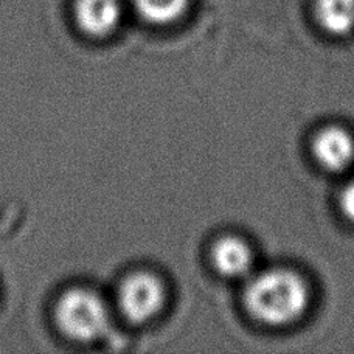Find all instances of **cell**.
Returning <instances> with one entry per match:
<instances>
[{"mask_svg": "<svg viewBox=\"0 0 354 354\" xmlns=\"http://www.w3.org/2000/svg\"><path fill=\"white\" fill-rule=\"evenodd\" d=\"M167 290L157 275L147 270L132 272L118 286L117 303L126 320L145 324L154 319L165 305Z\"/></svg>", "mask_w": 354, "mask_h": 354, "instance_id": "3957f363", "label": "cell"}, {"mask_svg": "<svg viewBox=\"0 0 354 354\" xmlns=\"http://www.w3.org/2000/svg\"><path fill=\"white\" fill-rule=\"evenodd\" d=\"M73 15L84 33L103 37L122 21L123 0H75Z\"/></svg>", "mask_w": 354, "mask_h": 354, "instance_id": "5b68a950", "label": "cell"}, {"mask_svg": "<svg viewBox=\"0 0 354 354\" xmlns=\"http://www.w3.org/2000/svg\"><path fill=\"white\" fill-rule=\"evenodd\" d=\"M244 306L264 325H290L309 306V288L305 278L290 269L264 270L245 286Z\"/></svg>", "mask_w": 354, "mask_h": 354, "instance_id": "6da1fadb", "label": "cell"}, {"mask_svg": "<svg viewBox=\"0 0 354 354\" xmlns=\"http://www.w3.org/2000/svg\"><path fill=\"white\" fill-rule=\"evenodd\" d=\"M55 319L59 330L78 342L103 337L111 322L104 300L87 288L67 289L56 301Z\"/></svg>", "mask_w": 354, "mask_h": 354, "instance_id": "7a4b0ae2", "label": "cell"}, {"mask_svg": "<svg viewBox=\"0 0 354 354\" xmlns=\"http://www.w3.org/2000/svg\"><path fill=\"white\" fill-rule=\"evenodd\" d=\"M340 208L345 216L354 223V180L350 182L340 194Z\"/></svg>", "mask_w": 354, "mask_h": 354, "instance_id": "9c48e42d", "label": "cell"}, {"mask_svg": "<svg viewBox=\"0 0 354 354\" xmlns=\"http://www.w3.org/2000/svg\"><path fill=\"white\" fill-rule=\"evenodd\" d=\"M213 268L227 278L244 277L254 263V252L248 241L235 235H225L212 245Z\"/></svg>", "mask_w": 354, "mask_h": 354, "instance_id": "8992f818", "label": "cell"}, {"mask_svg": "<svg viewBox=\"0 0 354 354\" xmlns=\"http://www.w3.org/2000/svg\"><path fill=\"white\" fill-rule=\"evenodd\" d=\"M315 162L331 173L345 171L354 160V138L340 126H326L313 138Z\"/></svg>", "mask_w": 354, "mask_h": 354, "instance_id": "277c9868", "label": "cell"}, {"mask_svg": "<svg viewBox=\"0 0 354 354\" xmlns=\"http://www.w3.org/2000/svg\"><path fill=\"white\" fill-rule=\"evenodd\" d=\"M314 15L326 33L346 35L354 28V0H315Z\"/></svg>", "mask_w": 354, "mask_h": 354, "instance_id": "52a82bcc", "label": "cell"}, {"mask_svg": "<svg viewBox=\"0 0 354 354\" xmlns=\"http://www.w3.org/2000/svg\"><path fill=\"white\" fill-rule=\"evenodd\" d=\"M142 19L154 25L176 22L188 8V0H132Z\"/></svg>", "mask_w": 354, "mask_h": 354, "instance_id": "ba28073f", "label": "cell"}]
</instances>
